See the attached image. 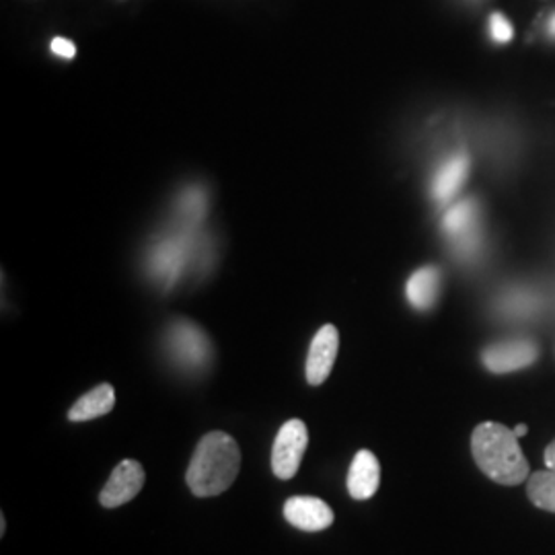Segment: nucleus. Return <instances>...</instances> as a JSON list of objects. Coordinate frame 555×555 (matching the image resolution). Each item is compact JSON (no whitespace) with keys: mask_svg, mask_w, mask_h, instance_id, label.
Instances as JSON below:
<instances>
[{"mask_svg":"<svg viewBox=\"0 0 555 555\" xmlns=\"http://www.w3.org/2000/svg\"><path fill=\"white\" fill-rule=\"evenodd\" d=\"M472 453L481 474L500 486H518L531 474L515 430L500 422L477 424L472 435Z\"/></svg>","mask_w":555,"mask_h":555,"instance_id":"f257e3e1","label":"nucleus"},{"mask_svg":"<svg viewBox=\"0 0 555 555\" xmlns=\"http://www.w3.org/2000/svg\"><path fill=\"white\" fill-rule=\"evenodd\" d=\"M241 451L237 440L227 433H208L202 438L188 467L185 481L198 498L219 496L237 479Z\"/></svg>","mask_w":555,"mask_h":555,"instance_id":"f03ea898","label":"nucleus"},{"mask_svg":"<svg viewBox=\"0 0 555 555\" xmlns=\"http://www.w3.org/2000/svg\"><path fill=\"white\" fill-rule=\"evenodd\" d=\"M165 341L173 362L185 371H204L212 358L210 339L192 321H173L167 330Z\"/></svg>","mask_w":555,"mask_h":555,"instance_id":"7ed1b4c3","label":"nucleus"},{"mask_svg":"<svg viewBox=\"0 0 555 555\" xmlns=\"http://www.w3.org/2000/svg\"><path fill=\"white\" fill-rule=\"evenodd\" d=\"M309 447V430L302 420H288L278 430L272 449V472L280 479H293L297 476L300 461Z\"/></svg>","mask_w":555,"mask_h":555,"instance_id":"20e7f679","label":"nucleus"},{"mask_svg":"<svg viewBox=\"0 0 555 555\" xmlns=\"http://www.w3.org/2000/svg\"><path fill=\"white\" fill-rule=\"evenodd\" d=\"M537 357L539 348L531 339H506L488 346L481 354V362L490 373L506 375L531 366Z\"/></svg>","mask_w":555,"mask_h":555,"instance_id":"39448f33","label":"nucleus"},{"mask_svg":"<svg viewBox=\"0 0 555 555\" xmlns=\"http://www.w3.org/2000/svg\"><path fill=\"white\" fill-rule=\"evenodd\" d=\"M144 486V467L134 459H124L101 490L100 502L105 508H118L139 496Z\"/></svg>","mask_w":555,"mask_h":555,"instance_id":"423d86ee","label":"nucleus"},{"mask_svg":"<svg viewBox=\"0 0 555 555\" xmlns=\"http://www.w3.org/2000/svg\"><path fill=\"white\" fill-rule=\"evenodd\" d=\"M284 518L300 531L318 533L330 529L336 520V515L332 506L321 498L293 496L284 504Z\"/></svg>","mask_w":555,"mask_h":555,"instance_id":"0eeeda50","label":"nucleus"},{"mask_svg":"<svg viewBox=\"0 0 555 555\" xmlns=\"http://www.w3.org/2000/svg\"><path fill=\"white\" fill-rule=\"evenodd\" d=\"M337 350H339V334H337L336 325H323L319 330L311 348H309V357H307V366H305V375L309 385L318 387L323 385L327 377L332 375L334 362H336Z\"/></svg>","mask_w":555,"mask_h":555,"instance_id":"6e6552de","label":"nucleus"},{"mask_svg":"<svg viewBox=\"0 0 555 555\" xmlns=\"http://www.w3.org/2000/svg\"><path fill=\"white\" fill-rule=\"evenodd\" d=\"M380 486V465L375 453L358 451L348 474V492L354 500H371Z\"/></svg>","mask_w":555,"mask_h":555,"instance_id":"1a4fd4ad","label":"nucleus"},{"mask_svg":"<svg viewBox=\"0 0 555 555\" xmlns=\"http://www.w3.org/2000/svg\"><path fill=\"white\" fill-rule=\"evenodd\" d=\"M405 297L416 311L433 309L440 297V270L435 266L416 270L405 284Z\"/></svg>","mask_w":555,"mask_h":555,"instance_id":"9d476101","label":"nucleus"},{"mask_svg":"<svg viewBox=\"0 0 555 555\" xmlns=\"http://www.w3.org/2000/svg\"><path fill=\"white\" fill-rule=\"evenodd\" d=\"M188 261V237H176L160 243L153 254V272L167 284L176 282Z\"/></svg>","mask_w":555,"mask_h":555,"instance_id":"9b49d317","label":"nucleus"},{"mask_svg":"<svg viewBox=\"0 0 555 555\" xmlns=\"http://www.w3.org/2000/svg\"><path fill=\"white\" fill-rule=\"evenodd\" d=\"M114 405H116V391L109 383H103L75 401V405L68 412V420L70 422H89V420L109 414L114 410Z\"/></svg>","mask_w":555,"mask_h":555,"instance_id":"f8f14e48","label":"nucleus"},{"mask_svg":"<svg viewBox=\"0 0 555 555\" xmlns=\"http://www.w3.org/2000/svg\"><path fill=\"white\" fill-rule=\"evenodd\" d=\"M469 157L465 153L453 155L451 159L444 160L438 169L437 178H435V198L438 202H449L456 196V192L461 190V185L465 183V179L469 176Z\"/></svg>","mask_w":555,"mask_h":555,"instance_id":"ddd939ff","label":"nucleus"},{"mask_svg":"<svg viewBox=\"0 0 555 555\" xmlns=\"http://www.w3.org/2000/svg\"><path fill=\"white\" fill-rule=\"evenodd\" d=\"M444 231L455 238L459 245L469 247L476 238L477 206L474 202H461L455 204L442 220Z\"/></svg>","mask_w":555,"mask_h":555,"instance_id":"4468645a","label":"nucleus"},{"mask_svg":"<svg viewBox=\"0 0 555 555\" xmlns=\"http://www.w3.org/2000/svg\"><path fill=\"white\" fill-rule=\"evenodd\" d=\"M527 496L533 502V506L554 513L555 515V472L554 469H545V472H537L529 477L527 483Z\"/></svg>","mask_w":555,"mask_h":555,"instance_id":"2eb2a0df","label":"nucleus"},{"mask_svg":"<svg viewBox=\"0 0 555 555\" xmlns=\"http://www.w3.org/2000/svg\"><path fill=\"white\" fill-rule=\"evenodd\" d=\"M490 36L498 43H508V41L513 40V36H515L513 25L502 13H494L490 17Z\"/></svg>","mask_w":555,"mask_h":555,"instance_id":"dca6fc26","label":"nucleus"},{"mask_svg":"<svg viewBox=\"0 0 555 555\" xmlns=\"http://www.w3.org/2000/svg\"><path fill=\"white\" fill-rule=\"evenodd\" d=\"M52 52L60 59H75L77 56V46L66 38H54L52 40Z\"/></svg>","mask_w":555,"mask_h":555,"instance_id":"f3484780","label":"nucleus"},{"mask_svg":"<svg viewBox=\"0 0 555 555\" xmlns=\"http://www.w3.org/2000/svg\"><path fill=\"white\" fill-rule=\"evenodd\" d=\"M543 459H545L547 469H554L555 472V440L547 444V449H545V456H543Z\"/></svg>","mask_w":555,"mask_h":555,"instance_id":"a211bd4d","label":"nucleus"},{"mask_svg":"<svg viewBox=\"0 0 555 555\" xmlns=\"http://www.w3.org/2000/svg\"><path fill=\"white\" fill-rule=\"evenodd\" d=\"M527 433H529V428H527V424H518V426H516V428H515V435L518 438L525 437V435H527Z\"/></svg>","mask_w":555,"mask_h":555,"instance_id":"6ab92c4d","label":"nucleus"},{"mask_svg":"<svg viewBox=\"0 0 555 555\" xmlns=\"http://www.w3.org/2000/svg\"><path fill=\"white\" fill-rule=\"evenodd\" d=\"M4 533H7V518L0 515V537H4Z\"/></svg>","mask_w":555,"mask_h":555,"instance_id":"aec40b11","label":"nucleus"},{"mask_svg":"<svg viewBox=\"0 0 555 555\" xmlns=\"http://www.w3.org/2000/svg\"><path fill=\"white\" fill-rule=\"evenodd\" d=\"M550 34L555 38V13L552 15V20H550Z\"/></svg>","mask_w":555,"mask_h":555,"instance_id":"412c9836","label":"nucleus"}]
</instances>
